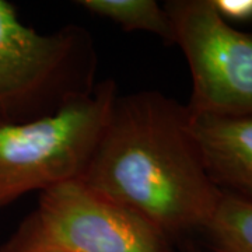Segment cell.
I'll list each match as a JSON object with an SVG mask.
<instances>
[{
  "mask_svg": "<svg viewBox=\"0 0 252 252\" xmlns=\"http://www.w3.org/2000/svg\"><path fill=\"white\" fill-rule=\"evenodd\" d=\"M80 180L172 241L203 231L223 196L207 174L187 105L158 91L118 94Z\"/></svg>",
  "mask_w": 252,
  "mask_h": 252,
  "instance_id": "6da1fadb",
  "label": "cell"
},
{
  "mask_svg": "<svg viewBox=\"0 0 252 252\" xmlns=\"http://www.w3.org/2000/svg\"><path fill=\"white\" fill-rule=\"evenodd\" d=\"M0 252H67L54 241H51L42 231L34 212L20 224L14 234L10 237Z\"/></svg>",
  "mask_w": 252,
  "mask_h": 252,
  "instance_id": "9c48e42d",
  "label": "cell"
},
{
  "mask_svg": "<svg viewBox=\"0 0 252 252\" xmlns=\"http://www.w3.org/2000/svg\"><path fill=\"white\" fill-rule=\"evenodd\" d=\"M213 4L227 23L252 20V0H213Z\"/></svg>",
  "mask_w": 252,
  "mask_h": 252,
  "instance_id": "30bf717a",
  "label": "cell"
},
{
  "mask_svg": "<svg viewBox=\"0 0 252 252\" xmlns=\"http://www.w3.org/2000/svg\"><path fill=\"white\" fill-rule=\"evenodd\" d=\"M202 233L212 252H252V203L223 193Z\"/></svg>",
  "mask_w": 252,
  "mask_h": 252,
  "instance_id": "ba28073f",
  "label": "cell"
},
{
  "mask_svg": "<svg viewBox=\"0 0 252 252\" xmlns=\"http://www.w3.org/2000/svg\"><path fill=\"white\" fill-rule=\"evenodd\" d=\"M185 252H203L200 248H198L196 245H193V244H188L187 247H185Z\"/></svg>",
  "mask_w": 252,
  "mask_h": 252,
  "instance_id": "8fae6325",
  "label": "cell"
},
{
  "mask_svg": "<svg viewBox=\"0 0 252 252\" xmlns=\"http://www.w3.org/2000/svg\"><path fill=\"white\" fill-rule=\"evenodd\" d=\"M164 7L190 73L189 114L252 117V32L227 23L213 0H171Z\"/></svg>",
  "mask_w": 252,
  "mask_h": 252,
  "instance_id": "277c9868",
  "label": "cell"
},
{
  "mask_svg": "<svg viewBox=\"0 0 252 252\" xmlns=\"http://www.w3.org/2000/svg\"><path fill=\"white\" fill-rule=\"evenodd\" d=\"M80 7L108 18L126 31H142L174 44L171 20L164 6L154 0H81Z\"/></svg>",
  "mask_w": 252,
  "mask_h": 252,
  "instance_id": "52a82bcc",
  "label": "cell"
},
{
  "mask_svg": "<svg viewBox=\"0 0 252 252\" xmlns=\"http://www.w3.org/2000/svg\"><path fill=\"white\" fill-rule=\"evenodd\" d=\"M190 127L213 184L252 203V117L190 115Z\"/></svg>",
  "mask_w": 252,
  "mask_h": 252,
  "instance_id": "8992f818",
  "label": "cell"
},
{
  "mask_svg": "<svg viewBox=\"0 0 252 252\" xmlns=\"http://www.w3.org/2000/svg\"><path fill=\"white\" fill-rule=\"evenodd\" d=\"M95 73L97 52L87 30L70 24L38 32L0 0V121L54 115L90 95Z\"/></svg>",
  "mask_w": 252,
  "mask_h": 252,
  "instance_id": "7a4b0ae2",
  "label": "cell"
},
{
  "mask_svg": "<svg viewBox=\"0 0 252 252\" xmlns=\"http://www.w3.org/2000/svg\"><path fill=\"white\" fill-rule=\"evenodd\" d=\"M46 237L67 252H174V241L158 225L73 180L41 192L34 210Z\"/></svg>",
  "mask_w": 252,
  "mask_h": 252,
  "instance_id": "5b68a950",
  "label": "cell"
},
{
  "mask_svg": "<svg viewBox=\"0 0 252 252\" xmlns=\"http://www.w3.org/2000/svg\"><path fill=\"white\" fill-rule=\"evenodd\" d=\"M118 97L115 81L54 115L0 121V209L23 195L80 180Z\"/></svg>",
  "mask_w": 252,
  "mask_h": 252,
  "instance_id": "3957f363",
  "label": "cell"
}]
</instances>
